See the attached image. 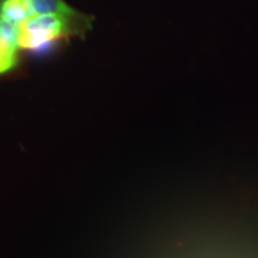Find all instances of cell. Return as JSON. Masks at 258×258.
I'll return each mask as SVG.
<instances>
[{
    "label": "cell",
    "instance_id": "cell-1",
    "mask_svg": "<svg viewBox=\"0 0 258 258\" xmlns=\"http://www.w3.org/2000/svg\"><path fill=\"white\" fill-rule=\"evenodd\" d=\"M93 18L79 11L71 14L32 16L18 24V49L41 51L50 48L60 40L84 36L91 28Z\"/></svg>",
    "mask_w": 258,
    "mask_h": 258
},
{
    "label": "cell",
    "instance_id": "cell-2",
    "mask_svg": "<svg viewBox=\"0 0 258 258\" xmlns=\"http://www.w3.org/2000/svg\"><path fill=\"white\" fill-rule=\"evenodd\" d=\"M32 16L30 8L24 0H5L0 8V17L16 25L23 23Z\"/></svg>",
    "mask_w": 258,
    "mask_h": 258
},
{
    "label": "cell",
    "instance_id": "cell-3",
    "mask_svg": "<svg viewBox=\"0 0 258 258\" xmlns=\"http://www.w3.org/2000/svg\"><path fill=\"white\" fill-rule=\"evenodd\" d=\"M32 15H50V14H71L76 9L71 8L63 0H24Z\"/></svg>",
    "mask_w": 258,
    "mask_h": 258
},
{
    "label": "cell",
    "instance_id": "cell-4",
    "mask_svg": "<svg viewBox=\"0 0 258 258\" xmlns=\"http://www.w3.org/2000/svg\"><path fill=\"white\" fill-rule=\"evenodd\" d=\"M17 48L0 42V74L12 70L18 62Z\"/></svg>",
    "mask_w": 258,
    "mask_h": 258
},
{
    "label": "cell",
    "instance_id": "cell-5",
    "mask_svg": "<svg viewBox=\"0 0 258 258\" xmlns=\"http://www.w3.org/2000/svg\"><path fill=\"white\" fill-rule=\"evenodd\" d=\"M17 31L18 25L6 22L5 19L0 17V42L15 47L18 49L17 46Z\"/></svg>",
    "mask_w": 258,
    "mask_h": 258
}]
</instances>
